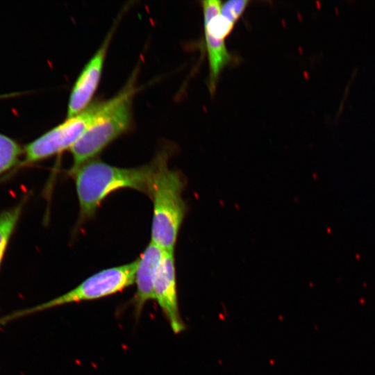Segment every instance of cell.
<instances>
[{"label":"cell","mask_w":375,"mask_h":375,"mask_svg":"<svg viewBox=\"0 0 375 375\" xmlns=\"http://www.w3.org/2000/svg\"><path fill=\"white\" fill-rule=\"evenodd\" d=\"M153 168V160L141 167H119L94 158L70 169L81 219L92 217L103 200L116 190L131 188L149 196Z\"/></svg>","instance_id":"6da1fadb"},{"label":"cell","mask_w":375,"mask_h":375,"mask_svg":"<svg viewBox=\"0 0 375 375\" xmlns=\"http://www.w3.org/2000/svg\"><path fill=\"white\" fill-rule=\"evenodd\" d=\"M153 294L173 332H182L185 325L178 308L174 252L163 253L154 276Z\"/></svg>","instance_id":"52a82bcc"},{"label":"cell","mask_w":375,"mask_h":375,"mask_svg":"<svg viewBox=\"0 0 375 375\" xmlns=\"http://www.w3.org/2000/svg\"><path fill=\"white\" fill-rule=\"evenodd\" d=\"M206 51L208 53L209 75L208 89L211 94L215 92L219 76L223 69L232 61L225 40L216 39L204 33Z\"/></svg>","instance_id":"9c48e42d"},{"label":"cell","mask_w":375,"mask_h":375,"mask_svg":"<svg viewBox=\"0 0 375 375\" xmlns=\"http://www.w3.org/2000/svg\"><path fill=\"white\" fill-rule=\"evenodd\" d=\"M250 1L229 0L222 3L220 14L235 24L248 7Z\"/></svg>","instance_id":"7c38bea8"},{"label":"cell","mask_w":375,"mask_h":375,"mask_svg":"<svg viewBox=\"0 0 375 375\" xmlns=\"http://www.w3.org/2000/svg\"><path fill=\"white\" fill-rule=\"evenodd\" d=\"M135 76L113 97L103 111L70 149L73 169L95 158L108 144L126 132L132 124V99L136 91Z\"/></svg>","instance_id":"3957f363"},{"label":"cell","mask_w":375,"mask_h":375,"mask_svg":"<svg viewBox=\"0 0 375 375\" xmlns=\"http://www.w3.org/2000/svg\"><path fill=\"white\" fill-rule=\"evenodd\" d=\"M26 201L24 197L17 205L0 213V268Z\"/></svg>","instance_id":"30bf717a"},{"label":"cell","mask_w":375,"mask_h":375,"mask_svg":"<svg viewBox=\"0 0 375 375\" xmlns=\"http://www.w3.org/2000/svg\"><path fill=\"white\" fill-rule=\"evenodd\" d=\"M164 250L151 242L138 258L135 274L136 292L132 300L134 312L139 317L145 304L154 300V276Z\"/></svg>","instance_id":"ba28073f"},{"label":"cell","mask_w":375,"mask_h":375,"mask_svg":"<svg viewBox=\"0 0 375 375\" xmlns=\"http://www.w3.org/2000/svg\"><path fill=\"white\" fill-rule=\"evenodd\" d=\"M23 149L12 138L0 133V176L17 167Z\"/></svg>","instance_id":"8fae6325"},{"label":"cell","mask_w":375,"mask_h":375,"mask_svg":"<svg viewBox=\"0 0 375 375\" xmlns=\"http://www.w3.org/2000/svg\"><path fill=\"white\" fill-rule=\"evenodd\" d=\"M169 153L163 150L153 159L149 194L153 202L151 242L165 251L174 252L186 212L182 197L185 187L180 172L167 165Z\"/></svg>","instance_id":"7a4b0ae2"},{"label":"cell","mask_w":375,"mask_h":375,"mask_svg":"<svg viewBox=\"0 0 375 375\" xmlns=\"http://www.w3.org/2000/svg\"><path fill=\"white\" fill-rule=\"evenodd\" d=\"M137 264L138 258L127 264L102 269L60 296L0 319V324L57 306L97 300L118 293L133 284Z\"/></svg>","instance_id":"277c9868"},{"label":"cell","mask_w":375,"mask_h":375,"mask_svg":"<svg viewBox=\"0 0 375 375\" xmlns=\"http://www.w3.org/2000/svg\"><path fill=\"white\" fill-rule=\"evenodd\" d=\"M111 28L101 45L85 64L77 77L69 94L67 117H72L90 103L99 83L108 48L114 33Z\"/></svg>","instance_id":"8992f818"},{"label":"cell","mask_w":375,"mask_h":375,"mask_svg":"<svg viewBox=\"0 0 375 375\" xmlns=\"http://www.w3.org/2000/svg\"><path fill=\"white\" fill-rule=\"evenodd\" d=\"M107 100L94 101L79 113L49 130L23 149L16 169L25 167L71 149L103 111Z\"/></svg>","instance_id":"5b68a950"}]
</instances>
